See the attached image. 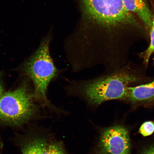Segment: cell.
Listing matches in <instances>:
<instances>
[{
    "instance_id": "1",
    "label": "cell",
    "mask_w": 154,
    "mask_h": 154,
    "mask_svg": "<svg viewBox=\"0 0 154 154\" xmlns=\"http://www.w3.org/2000/svg\"><path fill=\"white\" fill-rule=\"evenodd\" d=\"M147 68L142 63L129 60L120 68L90 79L69 80L64 89L67 96L78 97L94 107L108 101H121L128 88L154 79L147 75Z\"/></svg>"
},
{
    "instance_id": "2",
    "label": "cell",
    "mask_w": 154,
    "mask_h": 154,
    "mask_svg": "<svg viewBox=\"0 0 154 154\" xmlns=\"http://www.w3.org/2000/svg\"><path fill=\"white\" fill-rule=\"evenodd\" d=\"M50 42L49 37L42 40L37 49L24 63L23 70L33 84V95L36 101L43 107L56 109L47 96L50 84L60 73L50 53Z\"/></svg>"
},
{
    "instance_id": "3",
    "label": "cell",
    "mask_w": 154,
    "mask_h": 154,
    "mask_svg": "<svg viewBox=\"0 0 154 154\" xmlns=\"http://www.w3.org/2000/svg\"><path fill=\"white\" fill-rule=\"evenodd\" d=\"M43 107L35 99L33 89L25 83L0 98V122L21 126L38 115Z\"/></svg>"
},
{
    "instance_id": "4",
    "label": "cell",
    "mask_w": 154,
    "mask_h": 154,
    "mask_svg": "<svg viewBox=\"0 0 154 154\" xmlns=\"http://www.w3.org/2000/svg\"><path fill=\"white\" fill-rule=\"evenodd\" d=\"M85 12L97 23L107 26L134 24L136 19L126 10L122 0H82Z\"/></svg>"
},
{
    "instance_id": "5",
    "label": "cell",
    "mask_w": 154,
    "mask_h": 154,
    "mask_svg": "<svg viewBox=\"0 0 154 154\" xmlns=\"http://www.w3.org/2000/svg\"><path fill=\"white\" fill-rule=\"evenodd\" d=\"M131 142L128 129L116 125L104 129L96 154H130Z\"/></svg>"
},
{
    "instance_id": "6",
    "label": "cell",
    "mask_w": 154,
    "mask_h": 154,
    "mask_svg": "<svg viewBox=\"0 0 154 154\" xmlns=\"http://www.w3.org/2000/svg\"><path fill=\"white\" fill-rule=\"evenodd\" d=\"M121 101L130 105L133 108L152 107L154 105V79L146 83L128 88Z\"/></svg>"
},
{
    "instance_id": "7",
    "label": "cell",
    "mask_w": 154,
    "mask_h": 154,
    "mask_svg": "<svg viewBox=\"0 0 154 154\" xmlns=\"http://www.w3.org/2000/svg\"><path fill=\"white\" fill-rule=\"evenodd\" d=\"M126 10L137 15L146 28L151 27L153 15L146 0H122Z\"/></svg>"
},
{
    "instance_id": "8",
    "label": "cell",
    "mask_w": 154,
    "mask_h": 154,
    "mask_svg": "<svg viewBox=\"0 0 154 154\" xmlns=\"http://www.w3.org/2000/svg\"><path fill=\"white\" fill-rule=\"evenodd\" d=\"M46 142L45 138L40 136L30 138L23 144V154H41L42 148Z\"/></svg>"
},
{
    "instance_id": "9",
    "label": "cell",
    "mask_w": 154,
    "mask_h": 154,
    "mask_svg": "<svg viewBox=\"0 0 154 154\" xmlns=\"http://www.w3.org/2000/svg\"><path fill=\"white\" fill-rule=\"evenodd\" d=\"M150 34V43L149 47L145 51L137 54L140 59L142 60V63L148 68L150 58L154 54V15H153Z\"/></svg>"
},
{
    "instance_id": "10",
    "label": "cell",
    "mask_w": 154,
    "mask_h": 154,
    "mask_svg": "<svg viewBox=\"0 0 154 154\" xmlns=\"http://www.w3.org/2000/svg\"><path fill=\"white\" fill-rule=\"evenodd\" d=\"M41 154H69L65 151L62 143L60 142H46L44 144Z\"/></svg>"
},
{
    "instance_id": "11",
    "label": "cell",
    "mask_w": 154,
    "mask_h": 154,
    "mask_svg": "<svg viewBox=\"0 0 154 154\" xmlns=\"http://www.w3.org/2000/svg\"><path fill=\"white\" fill-rule=\"evenodd\" d=\"M154 132V123L152 121H147L140 126L139 132L142 136L146 137L151 135Z\"/></svg>"
},
{
    "instance_id": "12",
    "label": "cell",
    "mask_w": 154,
    "mask_h": 154,
    "mask_svg": "<svg viewBox=\"0 0 154 154\" xmlns=\"http://www.w3.org/2000/svg\"><path fill=\"white\" fill-rule=\"evenodd\" d=\"M142 154H154V146L146 149Z\"/></svg>"
},
{
    "instance_id": "13",
    "label": "cell",
    "mask_w": 154,
    "mask_h": 154,
    "mask_svg": "<svg viewBox=\"0 0 154 154\" xmlns=\"http://www.w3.org/2000/svg\"><path fill=\"white\" fill-rule=\"evenodd\" d=\"M3 89L2 87L1 84H0V98L3 95Z\"/></svg>"
},
{
    "instance_id": "14",
    "label": "cell",
    "mask_w": 154,
    "mask_h": 154,
    "mask_svg": "<svg viewBox=\"0 0 154 154\" xmlns=\"http://www.w3.org/2000/svg\"><path fill=\"white\" fill-rule=\"evenodd\" d=\"M153 55H154V54ZM152 60H153V64L154 65V56L153 57V58Z\"/></svg>"
},
{
    "instance_id": "15",
    "label": "cell",
    "mask_w": 154,
    "mask_h": 154,
    "mask_svg": "<svg viewBox=\"0 0 154 154\" xmlns=\"http://www.w3.org/2000/svg\"><path fill=\"white\" fill-rule=\"evenodd\" d=\"M154 1V0H153Z\"/></svg>"
}]
</instances>
